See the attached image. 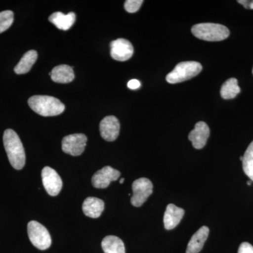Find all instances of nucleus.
<instances>
[{
    "label": "nucleus",
    "mask_w": 253,
    "mask_h": 253,
    "mask_svg": "<svg viewBox=\"0 0 253 253\" xmlns=\"http://www.w3.org/2000/svg\"><path fill=\"white\" fill-rule=\"evenodd\" d=\"M144 1L142 0H126L125 3V9L129 13H135L140 9L141 4Z\"/></svg>",
    "instance_id": "5701e85b"
},
{
    "label": "nucleus",
    "mask_w": 253,
    "mask_h": 253,
    "mask_svg": "<svg viewBox=\"0 0 253 253\" xmlns=\"http://www.w3.org/2000/svg\"><path fill=\"white\" fill-rule=\"evenodd\" d=\"M42 179L44 189L50 196H56L61 192L63 186L62 179L54 169L48 166L43 168Z\"/></svg>",
    "instance_id": "0eeeda50"
},
{
    "label": "nucleus",
    "mask_w": 253,
    "mask_h": 253,
    "mask_svg": "<svg viewBox=\"0 0 253 253\" xmlns=\"http://www.w3.org/2000/svg\"><path fill=\"white\" fill-rule=\"evenodd\" d=\"M33 111L44 117L59 116L64 111L65 106L59 99L50 96L36 95L28 99Z\"/></svg>",
    "instance_id": "f03ea898"
},
{
    "label": "nucleus",
    "mask_w": 253,
    "mask_h": 253,
    "mask_svg": "<svg viewBox=\"0 0 253 253\" xmlns=\"http://www.w3.org/2000/svg\"><path fill=\"white\" fill-rule=\"evenodd\" d=\"M110 46L111 57L116 61H127L134 54V48L130 42L123 38L111 42Z\"/></svg>",
    "instance_id": "1a4fd4ad"
},
{
    "label": "nucleus",
    "mask_w": 253,
    "mask_h": 253,
    "mask_svg": "<svg viewBox=\"0 0 253 253\" xmlns=\"http://www.w3.org/2000/svg\"><path fill=\"white\" fill-rule=\"evenodd\" d=\"M14 15L13 11H7L0 12V33L9 29L14 22Z\"/></svg>",
    "instance_id": "4be33fe9"
},
{
    "label": "nucleus",
    "mask_w": 253,
    "mask_h": 253,
    "mask_svg": "<svg viewBox=\"0 0 253 253\" xmlns=\"http://www.w3.org/2000/svg\"><path fill=\"white\" fill-rule=\"evenodd\" d=\"M4 146L12 167L21 169L26 164V154L19 136L13 129L5 130L3 136Z\"/></svg>",
    "instance_id": "f257e3e1"
},
{
    "label": "nucleus",
    "mask_w": 253,
    "mask_h": 253,
    "mask_svg": "<svg viewBox=\"0 0 253 253\" xmlns=\"http://www.w3.org/2000/svg\"><path fill=\"white\" fill-rule=\"evenodd\" d=\"M248 185L251 186V181H249L247 182Z\"/></svg>",
    "instance_id": "cd10ccee"
},
{
    "label": "nucleus",
    "mask_w": 253,
    "mask_h": 253,
    "mask_svg": "<svg viewBox=\"0 0 253 253\" xmlns=\"http://www.w3.org/2000/svg\"><path fill=\"white\" fill-rule=\"evenodd\" d=\"M238 2L244 6L246 9H253V1H247V0H239Z\"/></svg>",
    "instance_id": "a878e982"
},
{
    "label": "nucleus",
    "mask_w": 253,
    "mask_h": 253,
    "mask_svg": "<svg viewBox=\"0 0 253 253\" xmlns=\"http://www.w3.org/2000/svg\"><path fill=\"white\" fill-rule=\"evenodd\" d=\"M76 19V14L73 12L68 14L55 12L49 17V22L53 23L56 28L62 31H68L72 27Z\"/></svg>",
    "instance_id": "f3484780"
},
{
    "label": "nucleus",
    "mask_w": 253,
    "mask_h": 253,
    "mask_svg": "<svg viewBox=\"0 0 253 253\" xmlns=\"http://www.w3.org/2000/svg\"><path fill=\"white\" fill-rule=\"evenodd\" d=\"M120 176L121 172L117 169L106 166L95 173L91 178V183L96 189H106L111 181L118 180Z\"/></svg>",
    "instance_id": "9d476101"
},
{
    "label": "nucleus",
    "mask_w": 253,
    "mask_h": 253,
    "mask_svg": "<svg viewBox=\"0 0 253 253\" xmlns=\"http://www.w3.org/2000/svg\"><path fill=\"white\" fill-rule=\"evenodd\" d=\"M184 215V209L176 207L174 204L168 205L163 218L165 228L167 230L174 229L179 224Z\"/></svg>",
    "instance_id": "ddd939ff"
},
{
    "label": "nucleus",
    "mask_w": 253,
    "mask_h": 253,
    "mask_svg": "<svg viewBox=\"0 0 253 253\" xmlns=\"http://www.w3.org/2000/svg\"><path fill=\"white\" fill-rule=\"evenodd\" d=\"M104 206L102 200L96 197H88L83 202V212L87 217L98 218L102 214Z\"/></svg>",
    "instance_id": "2eb2a0df"
},
{
    "label": "nucleus",
    "mask_w": 253,
    "mask_h": 253,
    "mask_svg": "<svg viewBox=\"0 0 253 253\" xmlns=\"http://www.w3.org/2000/svg\"><path fill=\"white\" fill-rule=\"evenodd\" d=\"M209 232L210 229L208 226H204L200 228L190 240L186 253H199L204 248Z\"/></svg>",
    "instance_id": "4468645a"
},
{
    "label": "nucleus",
    "mask_w": 253,
    "mask_h": 253,
    "mask_svg": "<svg viewBox=\"0 0 253 253\" xmlns=\"http://www.w3.org/2000/svg\"><path fill=\"white\" fill-rule=\"evenodd\" d=\"M191 32L196 38L203 41L217 42L224 41L230 34L226 26L217 23H200L193 26Z\"/></svg>",
    "instance_id": "7ed1b4c3"
},
{
    "label": "nucleus",
    "mask_w": 253,
    "mask_h": 253,
    "mask_svg": "<svg viewBox=\"0 0 253 253\" xmlns=\"http://www.w3.org/2000/svg\"><path fill=\"white\" fill-rule=\"evenodd\" d=\"M238 253H253V246L248 242H244L240 246Z\"/></svg>",
    "instance_id": "b1692460"
},
{
    "label": "nucleus",
    "mask_w": 253,
    "mask_h": 253,
    "mask_svg": "<svg viewBox=\"0 0 253 253\" xmlns=\"http://www.w3.org/2000/svg\"><path fill=\"white\" fill-rule=\"evenodd\" d=\"M87 138L84 134H73L65 136L62 140V150L73 156H81L85 149Z\"/></svg>",
    "instance_id": "6e6552de"
},
{
    "label": "nucleus",
    "mask_w": 253,
    "mask_h": 253,
    "mask_svg": "<svg viewBox=\"0 0 253 253\" xmlns=\"http://www.w3.org/2000/svg\"></svg>",
    "instance_id": "c756f323"
},
{
    "label": "nucleus",
    "mask_w": 253,
    "mask_h": 253,
    "mask_svg": "<svg viewBox=\"0 0 253 253\" xmlns=\"http://www.w3.org/2000/svg\"><path fill=\"white\" fill-rule=\"evenodd\" d=\"M28 234L32 244L37 249L44 251L51 245L49 231L42 224L36 221H31L28 224Z\"/></svg>",
    "instance_id": "39448f33"
},
{
    "label": "nucleus",
    "mask_w": 253,
    "mask_h": 253,
    "mask_svg": "<svg viewBox=\"0 0 253 253\" xmlns=\"http://www.w3.org/2000/svg\"><path fill=\"white\" fill-rule=\"evenodd\" d=\"M101 247L105 253H126L122 240L116 236H107L103 239Z\"/></svg>",
    "instance_id": "6ab92c4d"
},
{
    "label": "nucleus",
    "mask_w": 253,
    "mask_h": 253,
    "mask_svg": "<svg viewBox=\"0 0 253 253\" xmlns=\"http://www.w3.org/2000/svg\"><path fill=\"white\" fill-rule=\"evenodd\" d=\"M202 68L201 63L197 61H184L178 63L173 71L166 76V81L170 84L182 83L198 76Z\"/></svg>",
    "instance_id": "20e7f679"
},
{
    "label": "nucleus",
    "mask_w": 253,
    "mask_h": 253,
    "mask_svg": "<svg viewBox=\"0 0 253 253\" xmlns=\"http://www.w3.org/2000/svg\"><path fill=\"white\" fill-rule=\"evenodd\" d=\"M153 184L147 178L142 177L136 179L132 184L133 195L131 204L134 207H141L148 198L152 194Z\"/></svg>",
    "instance_id": "423d86ee"
},
{
    "label": "nucleus",
    "mask_w": 253,
    "mask_h": 253,
    "mask_svg": "<svg viewBox=\"0 0 253 253\" xmlns=\"http://www.w3.org/2000/svg\"><path fill=\"white\" fill-rule=\"evenodd\" d=\"M241 91L238 81L232 78L227 80L221 86L220 94L224 99H231L235 98Z\"/></svg>",
    "instance_id": "aec40b11"
},
{
    "label": "nucleus",
    "mask_w": 253,
    "mask_h": 253,
    "mask_svg": "<svg viewBox=\"0 0 253 253\" xmlns=\"http://www.w3.org/2000/svg\"><path fill=\"white\" fill-rule=\"evenodd\" d=\"M125 179L124 178H122V179L120 180V184H123V182H124Z\"/></svg>",
    "instance_id": "bb28decb"
},
{
    "label": "nucleus",
    "mask_w": 253,
    "mask_h": 253,
    "mask_svg": "<svg viewBox=\"0 0 253 253\" xmlns=\"http://www.w3.org/2000/svg\"><path fill=\"white\" fill-rule=\"evenodd\" d=\"M210 136V128L206 123H196L194 129L189 133V139L196 149H201L206 146Z\"/></svg>",
    "instance_id": "f8f14e48"
},
{
    "label": "nucleus",
    "mask_w": 253,
    "mask_h": 253,
    "mask_svg": "<svg viewBox=\"0 0 253 253\" xmlns=\"http://www.w3.org/2000/svg\"><path fill=\"white\" fill-rule=\"evenodd\" d=\"M141 86V83L138 80L133 79L131 80L128 82L127 86L129 89H132V90H134V89H139Z\"/></svg>",
    "instance_id": "393cba45"
},
{
    "label": "nucleus",
    "mask_w": 253,
    "mask_h": 253,
    "mask_svg": "<svg viewBox=\"0 0 253 253\" xmlns=\"http://www.w3.org/2000/svg\"><path fill=\"white\" fill-rule=\"evenodd\" d=\"M240 160H241V161H243V156H241V157H240Z\"/></svg>",
    "instance_id": "c85d7f7f"
},
{
    "label": "nucleus",
    "mask_w": 253,
    "mask_h": 253,
    "mask_svg": "<svg viewBox=\"0 0 253 253\" xmlns=\"http://www.w3.org/2000/svg\"><path fill=\"white\" fill-rule=\"evenodd\" d=\"M99 129L103 139L107 141H115L119 135V121L115 116H106L100 123Z\"/></svg>",
    "instance_id": "9b49d317"
},
{
    "label": "nucleus",
    "mask_w": 253,
    "mask_h": 253,
    "mask_svg": "<svg viewBox=\"0 0 253 253\" xmlns=\"http://www.w3.org/2000/svg\"><path fill=\"white\" fill-rule=\"evenodd\" d=\"M242 163L245 174L253 181V141L246 149L243 156Z\"/></svg>",
    "instance_id": "412c9836"
},
{
    "label": "nucleus",
    "mask_w": 253,
    "mask_h": 253,
    "mask_svg": "<svg viewBox=\"0 0 253 253\" xmlns=\"http://www.w3.org/2000/svg\"><path fill=\"white\" fill-rule=\"evenodd\" d=\"M38 52L36 50H30L23 55L19 62L14 68L15 73L18 75L26 74L31 71L33 65L38 59Z\"/></svg>",
    "instance_id": "a211bd4d"
},
{
    "label": "nucleus",
    "mask_w": 253,
    "mask_h": 253,
    "mask_svg": "<svg viewBox=\"0 0 253 253\" xmlns=\"http://www.w3.org/2000/svg\"><path fill=\"white\" fill-rule=\"evenodd\" d=\"M49 75L53 81L61 84L71 83L75 78L73 68L64 64L59 65L53 68Z\"/></svg>",
    "instance_id": "dca6fc26"
}]
</instances>
